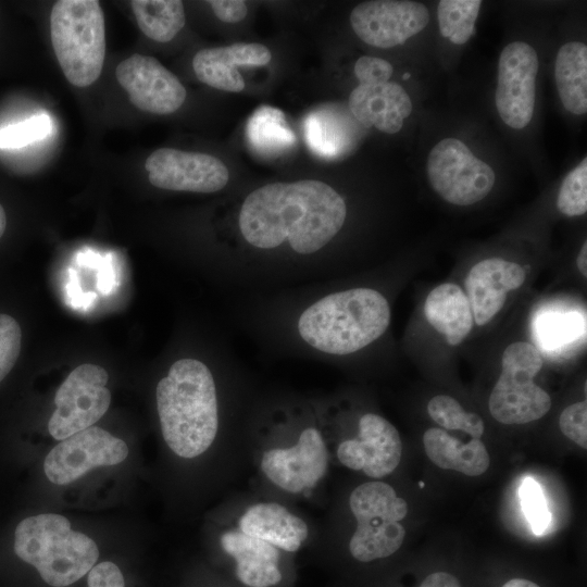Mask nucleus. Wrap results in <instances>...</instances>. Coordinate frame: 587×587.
Returning <instances> with one entry per match:
<instances>
[{
	"mask_svg": "<svg viewBox=\"0 0 587 587\" xmlns=\"http://www.w3.org/2000/svg\"><path fill=\"white\" fill-rule=\"evenodd\" d=\"M291 445L266 450L260 462L264 476L279 489L300 494L314 488L328 466L321 405L305 404Z\"/></svg>",
	"mask_w": 587,
	"mask_h": 587,
	"instance_id": "nucleus-7",
	"label": "nucleus"
},
{
	"mask_svg": "<svg viewBox=\"0 0 587 587\" xmlns=\"http://www.w3.org/2000/svg\"><path fill=\"white\" fill-rule=\"evenodd\" d=\"M429 22L427 8L408 0L365 1L352 10L350 24L365 43L391 48L404 43Z\"/></svg>",
	"mask_w": 587,
	"mask_h": 587,
	"instance_id": "nucleus-14",
	"label": "nucleus"
},
{
	"mask_svg": "<svg viewBox=\"0 0 587 587\" xmlns=\"http://www.w3.org/2000/svg\"><path fill=\"white\" fill-rule=\"evenodd\" d=\"M424 314L427 322L451 346H457L470 334L473 314L466 294L455 284L446 283L426 297Z\"/></svg>",
	"mask_w": 587,
	"mask_h": 587,
	"instance_id": "nucleus-23",
	"label": "nucleus"
},
{
	"mask_svg": "<svg viewBox=\"0 0 587 587\" xmlns=\"http://www.w3.org/2000/svg\"><path fill=\"white\" fill-rule=\"evenodd\" d=\"M358 433L337 447L339 462L373 478L384 477L400 463L402 444L397 428L385 417L366 412L357 422Z\"/></svg>",
	"mask_w": 587,
	"mask_h": 587,
	"instance_id": "nucleus-15",
	"label": "nucleus"
},
{
	"mask_svg": "<svg viewBox=\"0 0 587 587\" xmlns=\"http://www.w3.org/2000/svg\"><path fill=\"white\" fill-rule=\"evenodd\" d=\"M347 217L344 197L322 180L263 185L239 203L236 237L212 266L230 289L250 295L325 279Z\"/></svg>",
	"mask_w": 587,
	"mask_h": 587,
	"instance_id": "nucleus-1",
	"label": "nucleus"
},
{
	"mask_svg": "<svg viewBox=\"0 0 587 587\" xmlns=\"http://www.w3.org/2000/svg\"><path fill=\"white\" fill-rule=\"evenodd\" d=\"M348 107L361 126L386 134L398 133L412 112L409 95L395 82L360 84L350 93Z\"/></svg>",
	"mask_w": 587,
	"mask_h": 587,
	"instance_id": "nucleus-19",
	"label": "nucleus"
},
{
	"mask_svg": "<svg viewBox=\"0 0 587 587\" xmlns=\"http://www.w3.org/2000/svg\"><path fill=\"white\" fill-rule=\"evenodd\" d=\"M409 77H410V74H409V73H405V74L403 75V79H407V78H409Z\"/></svg>",
	"mask_w": 587,
	"mask_h": 587,
	"instance_id": "nucleus-43",
	"label": "nucleus"
},
{
	"mask_svg": "<svg viewBox=\"0 0 587 587\" xmlns=\"http://www.w3.org/2000/svg\"><path fill=\"white\" fill-rule=\"evenodd\" d=\"M557 207L566 216L583 215L587 211V159L584 158L563 179Z\"/></svg>",
	"mask_w": 587,
	"mask_h": 587,
	"instance_id": "nucleus-31",
	"label": "nucleus"
},
{
	"mask_svg": "<svg viewBox=\"0 0 587 587\" xmlns=\"http://www.w3.org/2000/svg\"><path fill=\"white\" fill-rule=\"evenodd\" d=\"M482 1L441 0L437 8L439 30L452 43L463 45L475 33V22Z\"/></svg>",
	"mask_w": 587,
	"mask_h": 587,
	"instance_id": "nucleus-29",
	"label": "nucleus"
},
{
	"mask_svg": "<svg viewBox=\"0 0 587 587\" xmlns=\"http://www.w3.org/2000/svg\"><path fill=\"white\" fill-rule=\"evenodd\" d=\"M520 497L524 514L534 534H542L550 523V513L538 483L532 477H526L521 485Z\"/></svg>",
	"mask_w": 587,
	"mask_h": 587,
	"instance_id": "nucleus-32",
	"label": "nucleus"
},
{
	"mask_svg": "<svg viewBox=\"0 0 587 587\" xmlns=\"http://www.w3.org/2000/svg\"><path fill=\"white\" fill-rule=\"evenodd\" d=\"M426 455L437 466L467 476H478L489 467V454L480 439L463 444L441 428L432 427L424 433Z\"/></svg>",
	"mask_w": 587,
	"mask_h": 587,
	"instance_id": "nucleus-24",
	"label": "nucleus"
},
{
	"mask_svg": "<svg viewBox=\"0 0 587 587\" xmlns=\"http://www.w3.org/2000/svg\"><path fill=\"white\" fill-rule=\"evenodd\" d=\"M420 587H461L459 579L447 572H435L425 577Z\"/></svg>",
	"mask_w": 587,
	"mask_h": 587,
	"instance_id": "nucleus-39",
	"label": "nucleus"
},
{
	"mask_svg": "<svg viewBox=\"0 0 587 587\" xmlns=\"http://www.w3.org/2000/svg\"><path fill=\"white\" fill-rule=\"evenodd\" d=\"M351 126L345 118L328 116V112L310 115L305 120V137L309 146L320 154L334 157L353 145Z\"/></svg>",
	"mask_w": 587,
	"mask_h": 587,
	"instance_id": "nucleus-28",
	"label": "nucleus"
},
{
	"mask_svg": "<svg viewBox=\"0 0 587 587\" xmlns=\"http://www.w3.org/2000/svg\"><path fill=\"white\" fill-rule=\"evenodd\" d=\"M128 455L126 442L108 430L91 426L61 440L43 462L47 478L55 485L70 484L90 470L123 462Z\"/></svg>",
	"mask_w": 587,
	"mask_h": 587,
	"instance_id": "nucleus-11",
	"label": "nucleus"
},
{
	"mask_svg": "<svg viewBox=\"0 0 587 587\" xmlns=\"http://www.w3.org/2000/svg\"><path fill=\"white\" fill-rule=\"evenodd\" d=\"M50 36L66 79L87 87L101 75L105 58V22L97 0H60L50 13Z\"/></svg>",
	"mask_w": 587,
	"mask_h": 587,
	"instance_id": "nucleus-5",
	"label": "nucleus"
},
{
	"mask_svg": "<svg viewBox=\"0 0 587 587\" xmlns=\"http://www.w3.org/2000/svg\"><path fill=\"white\" fill-rule=\"evenodd\" d=\"M392 71L388 61L376 57H361L354 64L355 77L362 85L389 82Z\"/></svg>",
	"mask_w": 587,
	"mask_h": 587,
	"instance_id": "nucleus-36",
	"label": "nucleus"
},
{
	"mask_svg": "<svg viewBox=\"0 0 587 587\" xmlns=\"http://www.w3.org/2000/svg\"><path fill=\"white\" fill-rule=\"evenodd\" d=\"M271 58V51L261 43L237 42L198 51L192 59V67L203 84L223 91L240 92L245 80L237 67L262 66Z\"/></svg>",
	"mask_w": 587,
	"mask_h": 587,
	"instance_id": "nucleus-18",
	"label": "nucleus"
},
{
	"mask_svg": "<svg viewBox=\"0 0 587 587\" xmlns=\"http://www.w3.org/2000/svg\"><path fill=\"white\" fill-rule=\"evenodd\" d=\"M116 79L138 109L153 114H170L186 99L179 79L149 55L133 54L116 66Z\"/></svg>",
	"mask_w": 587,
	"mask_h": 587,
	"instance_id": "nucleus-16",
	"label": "nucleus"
},
{
	"mask_svg": "<svg viewBox=\"0 0 587 587\" xmlns=\"http://www.w3.org/2000/svg\"><path fill=\"white\" fill-rule=\"evenodd\" d=\"M130 5L140 30L154 41L167 42L185 26L179 0H133Z\"/></svg>",
	"mask_w": 587,
	"mask_h": 587,
	"instance_id": "nucleus-26",
	"label": "nucleus"
},
{
	"mask_svg": "<svg viewBox=\"0 0 587 587\" xmlns=\"http://www.w3.org/2000/svg\"><path fill=\"white\" fill-rule=\"evenodd\" d=\"M247 137L261 153L283 151L296 140L283 112L271 107L258 108L252 114L247 125Z\"/></svg>",
	"mask_w": 587,
	"mask_h": 587,
	"instance_id": "nucleus-27",
	"label": "nucleus"
},
{
	"mask_svg": "<svg viewBox=\"0 0 587 587\" xmlns=\"http://www.w3.org/2000/svg\"><path fill=\"white\" fill-rule=\"evenodd\" d=\"M532 335L540 353L571 355L586 341L585 311L560 302L544 304L533 315Z\"/></svg>",
	"mask_w": 587,
	"mask_h": 587,
	"instance_id": "nucleus-20",
	"label": "nucleus"
},
{
	"mask_svg": "<svg viewBox=\"0 0 587 587\" xmlns=\"http://www.w3.org/2000/svg\"><path fill=\"white\" fill-rule=\"evenodd\" d=\"M502 587H540L536 583L525 578H512L503 584Z\"/></svg>",
	"mask_w": 587,
	"mask_h": 587,
	"instance_id": "nucleus-41",
	"label": "nucleus"
},
{
	"mask_svg": "<svg viewBox=\"0 0 587 587\" xmlns=\"http://www.w3.org/2000/svg\"><path fill=\"white\" fill-rule=\"evenodd\" d=\"M14 552L33 565L50 586H68L87 574L99 557L92 538L74 530L63 515L41 513L22 520L14 533Z\"/></svg>",
	"mask_w": 587,
	"mask_h": 587,
	"instance_id": "nucleus-4",
	"label": "nucleus"
},
{
	"mask_svg": "<svg viewBox=\"0 0 587 587\" xmlns=\"http://www.w3.org/2000/svg\"><path fill=\"white\" fill-rule=\"evenodd\" d=\"M161 432L178 457L193 459L214 442L221 424L215 369L197 357L173 361L155 388Z\"/></svg>",
	"mask_w": 587,
	"mask_h": 587,
	"instance_id": "nucleus-3",
	"label": "nucleus"
},
{
	"mask_svg": "<svg viewBox=\"0 0 587 587\" xmlns=\"http://www.w3.org/2000/svg\"><path fill=\"white\" fill-rule=\"evenodd\" d=\"M109 375L96 364L84 363L74 369L55 392V410L48 430L57 440L91 427L108 411L111 394Z\"/></svg>",
	"mask_w": 587,
	"mask_h": 587,
	"instance_id": "nucleus-10",
	"label": "nucleus"
},
{
	"mask_svg": "<svg viewBox=\"0 0 587 587\" xmlns=\"http://www.w3.org/2000/svg\"><path fill=\"white\" fill-rule=\"evenodd\" d=\"M561 432L580 448H587V404L586 401L565 408L559 419Z\"/></svg>",
	"mask_w": 587,
	"mask_h": 587,
	"instance_id": "nucleus-35",
	"label": "nucleus"
},
{
	"mask_svg": "<svg viewBox=\"0 0 587 587\" xmlns=\"http://www.w3.org/2000/svg\"><path fill=\"white\" fill-rule=\"evenodd\" d=\"M88 587H125L121 570L113 562L93 565L87 576Z\"/></svg>",
	"mask_w": 587,
	"mask_h": 587,
	"instance_id": "nucleus-37",
	"label": "nucleus"
},
{
	"mask_svg": "<svg viewBox=\"0 0 587 587\" xmlns=\"http://www.w3.org/2000/svg\"><path fill=\"white\" fill-rule=\"evenodd\" d=\"M538 68L537 53L526 42L513 41L501 51L495 100L501 120L514 129L533 117Z\"/></svg>",
	"mask_w": 587,
	"mask_h": 587,
	"instance_id": "nucleus-12",
	"label": "nucleus"
},
{
	"mask_svg": "<svg viewBox=\"0 0 587 587\" xmlns=\"http://www.w3.org/2000/svg\"><path fill=\"white\" fill-rule=\"evenodd\" d=\"M426 172L433 189L447 202L471 205L492 189L496 175L457 138H445L430 150Z\"/></svg>",
	"mask_w": 587,
	"mask_h": 587,
	"instance_id": "nucleus-9",
	"label": "nucleus"
},
{
	"mask_svg": "<svg viewBox=\"0 0 587 587\" xmlns=\"http://www.w3.org/2000/svg\"><path fill=\"white\" fill-rule=\"evenodd\" d=\"M222 549L235 560L236 576L248 587H272L282 580L278 549L271 544L227 530L220 538Z\"/></svg>",
	"mask_w": 587,
	"mask_h": 587,
	"instance_id": "nucleus-21",
	"label": "nucleus"
},
{
	"mask_svg": "<svg viewBox=\"0 0 587 587\" xmlns=\"http://www.w3.org/2000/svg\"><path fill=\"white\" fill-rule=\"evenodd\" d=\"M427 412L433 421L446 429L462 430L476 439L484 434L485 425L480 416L465 412L452 397L439 395L432 398Z\"/></svg>",
	"mask_w": 587,
	"mask_h": 587,
	"instance_id": "nucleus-30",
	"label": "nucleus"
},
{
	"mask_svg": "<svg viewBox=\"0 0 587 587\" xmlns=\"http://www.w3.org/2000/svg\"><path fill=\"white\" fill-rule=\"evenodd\" d=\"M22 346V330L10 315L0 314V383L13 369Z\"/></svg>",
	"mask_w": 587,
	"mask_h": 587,
	"instance_id": "nucleus-34",
	"label": "nucleus"
},
{
	"mask_svg": "<svg viewBox=\"0 0 587 587\" xmlns=\"http://www.w3.org/2000/svg\"><path fill=\"white\" fill-rule=\"evenodd\" d=\"M50 121L47 116H34L0 130L1 148H21L45 138L50 132Z\"/></svg>",
	"mask_w": 587,
	"mask_h": 587,
	"instance_id": "nucleus-33",
	"label": "nucleus"
},
{
	"mask_svg": "<svg viewBox=\"0 0 587 587\" xmlns=\"http://www.w3.org/2000/svg\"><path fill=\"white\" fill-rule=\"evenodd\" d=\"M150 184L173 191L213 193L229 180L226 165L217 158L172 148L153 151L146 160Z\"/></svg>",
	"mask_w": 587,
	"mask_h": 587,
	"instance_id": "nucleus-13",
	"label": "nucleus"
},
{
	"mask_svg": "<svg viewBox=\"0 0 587 587\" xmlns=\"http://www.w3.org/2000/svg\"><path fill=\"white\" fill-rule=\"evenodd\" d=\"M239 530L288 552L299 550L309 536L307 523L276 502L250 505L239 517Z\"/></svg>",
	"mask_w": 587,
	"mask_h": 587,
	"instance_id": "nucleus-22",
	"label": "nucleus"
},
{
	"mask_svg": "<svg viewBox=\"0 0 587 587\" xmlns=\"http://www.w3.org/2000/svg\"><path fill=\"white\" fill-rule=\"evenodd\" d=\"M577 266L582 275L587 276V242L585 241L577 257Z\"/></svg>",
	"mask_w": 587,
	"mask_h": 587,
	"instance_id": "nucleus-40",
	"label": "nucleus"
},
{
	"mask_svg": "<svg viewBox=\"0 0 587 587\" xmlns=\"http://www.w3.org/2000/svg\"><path fill=\"white\" fill-rule=\"evenodd\" d=\"M554 77L563 107L575 115L587 112V47L580 41L564 43L558 51Z\"/></svg>",
	"mask_w": 587,
	"mask_h": 587,
	"instance_id": "nucleus-25",
	"label": "nucleus"
},
{
	"mask_svg": "<svg viewBox=\"0 0 587 587\" xmlns=\"http://www.w3.org/2000/svg\"><path fill=\"white\" fill-rule=\"evenodd\" d=\"M541 366V353L535 345L517 341L507 347L501 375L488 401L494 419L508 425L525 424L550 410V396L534 383Z\"/></svg>",
	"mask_w": 587,
	"mask_h": 587,
	"instance_id": "nucleus-8",
	"label": "nucleus"
},
{
	"mask_svg": "<svg viewBox=\"0 0 587 587\" xmlns=\"http://www.w3.org/2000/svg\"><path fill=\"white\" fill-rule=\"evenodd\" d=\"M390 319L380 290L325 279L250 295L236 311L238 324L268 354L320 361L364 351L386 334Z\"/></svg>",
	"mask_w": 587,
	"mask_h": 587,
	"instance_id": "nucleus-2",
	"label": "nucleus"
},
{
	"mask_svg": "<svg viewBox=\"0 0 587 587\" xmlns=\"http://www.w3.org/2000/svg\"><path fill=\"white\" fill-rule=\"evenodd\" d=\"M208 3L217 18L225 23L240 22L248 13L247 4L241 0H211Z\"/></svg>",
	"mask_w": 587,
	"mask_h": 587,
	"instance_id": "nucleus-38",
	"label": "nucleus"
},
{
	"mask_svg": "<svg viewBox=\"0 0 587 587\" xmlns=\"http://www.w3.org/2000/svg\"><path fill=\"white\" fill-rule=\"evenodd\" d=\"M349 507L357 520L349 541L355 560L387 558L401 547L405 529L400 521L408 513V504L390 485L378 480L359 485L349 497Z\"/></svg>",
	"mask_w": 587,
	"mask_h": 587,
	"instance_id": "nucleus-6",
	"label": "nucleus"
},
{
	"mask_svg": "<svg viewBox=\"0 0 587 587\" xmlns=\"http://www.w3.org/2000/svg\"><path fill=\"white\" fill-rule=\"evenodd\" d=\"M5 226H7V216H5V212H4V209L2 208V205L0 204V238L2 237L4 230H5Z\"/></svg>",
	"mask_w": 587,
	"mask_h": 587,
	"instance_id": "nucleus-42",
	"label": "nucleus"
},
{
	"mask_svg": "<svg viewBox=\"0 0 587 587\" xmlns=\"http://www.w3.org/2000/svg\"><path fill=\"white\" fill-rule=\"evenodd\" d=\"M525 270L517 263L490 258L475 264L465 278L466 296L473 320L486 325L502 309L510 290L525 280Z\"/></svg>",
	"mask_w": 587,
	"mask_h": 587,
	"instance_id": "nucleus-17",
	"label": "nucleus"
}]
</instances>
